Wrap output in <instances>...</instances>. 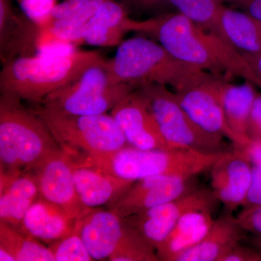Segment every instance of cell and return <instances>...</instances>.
Wrapping results in <instances>:
<instances>
[{
  "instance_id": "cell-38",
  "label": "cell",
  "mask_w": 261,
  "mask_h": 261,
  "mask_svg": "<svg viewBox=\"0 0 261 261\" xmlns=\"http://www.w3.org/2000/svg\"><path fill=\"white\" fill-rule=\"evenodd\" d=\"M0 260L1 261H15L14 258L4 249L0 248Z\"/></svg>"
},
{
  "instance_id": "cell-16",
  "label": "cell",
  "mask_w": 261,
  "mask_h": 261,
  "mask_svg": "<svg viewBox=\"0 0 261 261\" xmlns=\"http://www.w3.org/2000/svg\"><path fill=\"white\" fill-rule=\"evenodd\" d=\"M42 29L13 8L12 0H0V58L2 63L36 56Z\"/></svg>"
},
{
  "instance_id": "cell-7",
  "label": "cell",
  "mask_w": 261,
  "mask_h": 261,
  "mask_svg": "<svg viewBox=\"0 0 261 261\" xmlns=\"http://www.w3.org/2000/svg\"><path fill=\"white\" fill-rule=\"evenodd\" d=\"M135 90L147 104L170 148L207 153L227 151L224 141L213 138L196 126L167 86L144 83L137 85Z\"/></svg>"
},
{
  "instance_id": "cell-9",
  "label": "cell",
  "mask_w": 261,
  "mask_h": 261,
  "mask_svg": "<svg viewBox=\"0 0 261 261\" xmlns=\"http://www.w3.org/2000/svg\"><path fill=\"white\" fill-rule=\"evenodd\" d=\"M228 73L198 70L173 89L180 106L202 132L216 140L228 139L240 145L230 129L221 104V92L228 81Z\"/></svg>"
},
{
  "instance_id": "cell-37",
  "label": "cell",
  "mask_w": 261,
  "mask_h": 261,
  "mask_svg": "<svg viewBox=\"0 0 261 261\" xmlns=\"http://www.w3.org/2000/svg\"><path fill=\"white\" fill-rule=\"evenodd\" d=\"M245 61L248 63L252 70H253L255 75L260 82V87L261 89V53L253 56H247L243 57Z\"/></svg>"
},
{
  "instance_id": "cell-8",
  "label": "cell",
  "mask_w": 261,
  "mask_h": 261,
  "mask_svg": "<svg viewBox=\"0 0 261 261\" xmlns=\"http://www.w3.org/2000/svg\"><path fill=\"white\" fill-rule=\"evenodd\" d=\"M106 61L92 65L73 82L49 94L40 105L73 115H99L111 111L137 85L111 84L105 68Z\"/></svg>"
},
{
  "instance_id": "cell-3",
  "label": "cell",
  "mask_w": 261,
  "mask_h": 261,
  "mask_svg": "<svg viewBox=\"0 0 261 261\" xmlns=\"http://www.w3.org/2000/svg\"><path fill=\"white\" fill-rule=\"evenodd\" d=\"M46 123L34 110L11 94L0 97V164L1 172L22 174L35 171L53 154L61 150Z\"/></svg>"
},
{
  "instance_id": "cell-31",
  "label": "cell",
  "mask_w": 261,
  "mask_h": 261,
  "mask_svg": "<svg viewBox=\"0 0 261 261\" xmlns=\"http://www.w3.org/2000/svg\"><path fill=\"white\" fill-rule=\"evenodd\" d=\"M236 217L244 231L261 236V205L243 208Z\"/></svg>"
},
{
  "instance_id": "cell-26",
  "label": "cell",
  "mask_w": 261,
  "mask_h": 261,
  "mask_svg": "<svg viewBox=\"0 0 261 261\" xmlns=\"http://www.w3.org/2000/svg\"><path fill=\"white\" fill-rule=\"evenodd\" d=\"M178 13L207 32L212 33L226 42L221 25L222 0H169Z\"/></svg>"
},
{
  "instance_id": "cell-17",
  "label": "cell",
  "mask_w": 261,
  "mask_h": 261,
  "mask_svg": "<svg viewBox=\"0 0 261 261\" xmlns=\"http://www.w3.org/2000/svg\"><path fill=\"white\" fill-rule=\"evenodd\" d=\"M73 174L79 197L82 204L89 209L111 205L135 182L82 163H75Z\"/></svg>"
},
{
  "instance_id": "cell-12",
  "label": "cell",
  "mask_w": 261,
  "mask_h": 261,
  "mask_svg": "<svg viewBox=\"0 0 261 261\" xmlns=\"http://www.w3.org/2000/svg\"><path fill=\"white\" fill-rule=\"evenodd\" d=\"M75 165L67 150L61 149L36 170L34 177L39 197L78 220L91 209L82 204L77 193L73 174Z\"/></svg>"
},
{
  "instance_id": "cell-30",
  "label": "cell",
  "mask_w": 261,
  "mask_h": 261,
  "mask_svg": "<svg viewBox=\"0 0 261 261\" xmlns=\"http://www.w3.org/2000/svg\"><path fill=\"white\" fill-rule=\"evenodd\" d=\"M126 8L128 14H152L154 16L172 13L169 0H116Z\"/></svg>"
},
{
  "instance_id": "cell-5",
  "label": "cell",
  "mask_w": 261,
  "mask_h": 261,
  "mask_svg": "<svg viewBox=\"0 0 261 261\" xmlns=\"http://www.w3.org/2000/svg\"><path fill=\"white\" fill-rule=\"evenodd\" d=\"M105 68L113 84H163L177 88L198 70L178 61L155 40L135 37L123 40Z\"/></svg>"
},
{
  "instance_id": "cell-23",
  "label": "cell",
  "mask_w": 261,
  "mask_h": 261,
  "mask_svg": "<svg viewBox=\"0 0 261 261\" xmlns=\"http://www.w3.org/2000/svg\"><path fill=\"white\" fill-rule=\"evenodd\" d=\"M255 86L248 81L235 84L228 80L221 92V104L225 118L230 129L240 141V145L238 146L245 145L250 142L247 136V126L257 93Z\"/></svg>"
},
{
  "instance_id": "cell-4",
  "label": "cell",
  "mask_w": 261,
  "mask_h": 261,
  "mask_svg": "<svg viewBox=\"0 0 261 261\" xmlns=\"http://www.w3.org/2000/svg\"><path fill=\"white\" fill-rule=\"evenodd\" d=\"M223 152L207 153L187 149H141L128 145L111 153L86 156L82 163L132 181L156 176L194 177L209 171Z\"/></svg>"
},
{
  "instance_id": "cell-18",
  "label": "cell",
  "mask_w": 261,
  "mask_h": 261,
  "mask_svg": "<svg viewBox=\"0 0 261 261\" xmlns=\"http://www.w3.org/2000/svg\"><path fill=\"white\" fill-rule=\"evenodd\" d=\"M0 221L20 229L24 216L39 198L37 180L29 175L1 172Z\"/></svg>"
},
{
  "instance_id": "cell-15",
  "label": "cell",
  "mask_w": 261,
  "mask_h": 261,
  "mask_svg": "<svg viewBox=\"0 0 261 261\" xmlns=\"http://www.w3.org/2000/svg\"><path fill=\"white\" fill-rule=\"evenodd\" d=\"M75 227L93 260H109L126 235L124 219L114 211L91 209L77 220Z\"/></svg>"
},
{
  "instance_id": "cell-19",
  "label": "cell",
  "mask_w": 261,
  "mask_h": 261,
  "mask_svg": "<svg viewBox=\"0 0 261 261\" xmlns=\"http://www.w3.org/2000/svg\"><path fill=\"white\" fill-rule=\"evenodd\" d=\"M244 230L231 214L214 219L205 238L182 253L176 261H220L234 245L241 243Z\"/></svg>"
},
{
  "instance_id": "cell-24",
  "label": "cell",
  "mask_w": 261,
  "mask_h": 261,
  "mask_svg": "<svg viewBox=\"0 0 261 261\" xmlns=\"http://www.w3.org/2000/svg\"><path fill=\"white\" fill-rule=\"evenodd\" d=\"M221 25L226 42L242 56L261 53V22L240 10L224 6Z\"/></svg>"
},
{
  "instance_id": "cell-32",
  "label": "cell",
  "mask_w": 261,
  "mask_h": 261,
  "mask_svg": "<svg viewBox=\"0 0 261 261\" xmlns=\"http://www.w3.org/2000/svg\"><path fill=\"white\" fill-rule=\"evenodd\" d=\"M261 205V165H252L251 183L243 208Z\"/></svg>"
},
{
  "instance_id": "cell-33",
  "label": "cell",
  "mask_w": 261,
  "mask_h": 261,
  "mask_svg": "<svg viewBox=\"0 0 261 261\" xmlns=\"http://www.w3.org/2000/svg\"><path fill=\"white\" fill-rule=\"evenodd\" d=\"M220 261H261V254L253 247L239 243L226 252Z\"/></svg>"
},
{
  "instance_id": "cell-36",
  "label": "cell",
  "mask_w": 261,
  "mask_h": 261,
  "mask_svg": "<svg viewBox=\"0 0 261 261\" xmlns=\"http://www.w3.org/2000/svg\"><path fill=\"white\" fill-rule=\"evenodd\" d=\"M261 22V0H222Z\"/></svg>"
},
{
  "instance_id": "cell-6",
  "label": "cell",
  "mask_w": 261,
  "mask_h": 261,
  "mask_svg": "<svg viewBox=\"0 0 261 261\" xmlns=\"http://www.w3.org/2000/svg\"><path fill=\"white\" fill-rule=\"evenodd\" d=\"M34 111L65 149H80L87 156H94L116 152L128 145L113 117L107 113L68 114L42 105Z\"/></svg>"
},
{
  "instance_id": "cell-14",
  "label": "cell",
  "mask_w": 261,
  "mask_h": 261,
  "mask_svg": "<svg viewBox=\"0 0 261 261\" xmlns=\"http://www.w3.org/2000/svg\"><path fill=\"white\" fill-rule=\"evenodd\" d=\"M211 190L231 212L243 206L251 183L252 165L238 152L225 151L209 170Z\"/></svg>"
},
{
  "instance_id": "cell-20",
  "label": "cell",
  "mask_w": 261,
  "mask_h": 261,
  "mask_svg": "<svg viewBox=\"0 0 261 261\" xmlns=\"http://www.w3.org/2000/svg\"><path fill=\"white\" fill-rule=\"evenodd\" d=\"M76 221L63 209L40 197L27 211L19 230L37 240L54 243L72 232Z\"/></svg>"
},
{
  "instance_id": "cell-1",
  "label": "cell",
  "mask_w": 261,
  "mask_h": 261,
  "mask_svg": "<svg viewBox=\"0 0 261 261\" xmlns=\"http://www.w3.org/2000/svg\"><path fill=\"white\" fill-rule=\"evenodd\" d=\"M126 29L128 32L152 38L184 64L196 69L235 75L260 87L251 67L240 53L178 12L143 20L128 18Z\"/></svg>"
},
{
  "instance_id": "cell-10",
  "label": "cell",
  "mask_w": 261,
  "mask_h": 261,
  "mask_svg": "<svg viewBox=\"0 0 261 261\" xmlns=\"http://www.w3.org/2000/svg\"><path fill=\"white\" fill-rule=\"evenodd\" d=\"M218 202L211 188L199 187L176 200L124 219L157 251L184 215L199 209L214 211Z\"/></svg>"
},
{
  "instance_id": "cell-34",
  "label": "cell",
  "mask_w": 261,
  "mask_h": 261,
  "mask_svg": "<svg viewBox=\"0 0 261 261\" xmlns=\"http://www.w3.org/2000/svg\"><path fill=\"white\" fill-rule=\"evenodd\" d=\"M247 136L250 141H261V93L258 92L249 118Z\"/></svg>"
},
{
  "instance_id": "cell-25",
  "label": "cell",
  "mask_w": 261,
  "mask_h": 261,
  "mask_svg": "<svg viewBox=\"0 0 261 261\" xmlns=\"http://www.w3.org/2000/svg\"><path fill=\"white\" fill-rule=\"evenodd\" d=\"M0 248L9 252L15 261H55L49 247H44L37 239L2 221Z\"/></svg>"
},
{
  "instance_id": "cell-27",
  "label": "cell",
  "mask_w": 261,
  "mask_h": 261,
  "mask_svg": "<svg viewBox=\"0 0 261 261\" xmlns=\"http://www.w3.org/2000/svg\"><path fill=\"white\" fill-rule=\"evenodd\" d=\"M108 0H93L84 9L68 18L53 20L48 29L62 42L72 44H82L84 30L99 7Z\"/></svg>"
},
{
  "instance_id": "cell-2",
  "label": "cell",
  "mask_w": 261,
  "mask_h": 261,
  "mask_svg": "<svg viewBox=\"0 0 261 261\" xmlns=\"http://www.w3.org/2000/svg\"><path fill=\"white\" fill-rule=\"evenodd\" d=\"M106 60L97 50L68 51L59 55L20 57L3 63L1 93L40 105L49 94Z\"/></svg>"
},
{
  "instance_id": "cell-28",
  "label": "cell",
  "mask_w": 261,
  "mask_h": 261,
  "mask_svg": "<svg viewBox=\"0 0 261 261\" xmlns=\"http://www.w3.org/2000/svg\"><path fill=\"white\" fill-rule=\"evenodd\" d=\"M49 249L56 261L94 260L75 226L72 232L54 242Z\"/></svg>"
},
{
  "instance_id": "cell-35",
  "label": "cell",
  "mask_w": 261,
  "mask_h": 261,
  "mask_svg": "<svg viewBox=\"0 0 261 261\" xmlns=\"http://www.w3.org/2000/svg\"><path fill=\"white\" fill-rule=\"evenodd\" d=\"M232 149L252 165H261V141H250L245 145L233 146Z\"/></svg>"
},
{
  "instance_id": "cell-22",
  "label": "cell",
  "mask_w": 261,
  "mask_h": 261,
  "mask_svg": "<svg viewBox=\"0 0 261 261\" xmlns=\"http://www.w3.org/2000/svg\"><path fill=\"white\" fill-rule=\"evenodd\" d=\"M129 14L126 8L116 0L103 3L84 30L82 44L94 47L119 45L128 31L126 20Z\"/></svg>"
},
{
  "instance_id": "cell-11",
  "label": "cell",
  "mask_w": 261,
  "mask_h": 261,
  "mask_svg": "<svg viewBox=\"0 0 261 261\" xmlns=\"http://www.w3.org/2000/svg\"><path fill=\"white\" fill-rule=\"evenodd\" d=\"M197 176H156L136 181L110 205L123 219L187 195L199 187Z\"/></svg>"
},
{
  "instance_id": "cell-21",
  "label": "cell",
  "mask_w": 261,
  "mask_h": 261,
  "mask_svg": "<svg viewBox=\"0 0 261 261\" xmlns=\"http://www.w3.org/2000/svg\"><path fill=\"white\" fill-rule=\"evenodd\" d=\"M213 212L199 209L184 215L156 251L159 260L176 261L182 253L200 243L214 222Z\"/></svg>"
},
{
  "instance_id": "cell-29",
  "label": "cell",
  "mask_w": 261,
  "mask_h": 261,
  "mask_svg": "<svg viewBox=\"0 0 261 261\" xmlns=\"http://www.w3.org/2000/svg\"><path fill=\"white\" fill-rule=\"evenodd\" d=\"M20 11L42 29L47 28L51 21V13L57 0H15Z\"/></svg>"
},
{
  "instance_id": "cell-13",
  "label": "cell",
  "mask_w": 261,
  "mask_h": 261,
  "mask_svg": "<svg viewBox=\"0 0 261 261\" xmlns=\"http://www.w3.org/2000/svg\"><path fill=\"white\" fill-rule=\"evenodd\" d=\"M111 115L130 147L171 149L163 138L147 104L135 89L111 110Z\"/></svg>"
}]
</instances>
